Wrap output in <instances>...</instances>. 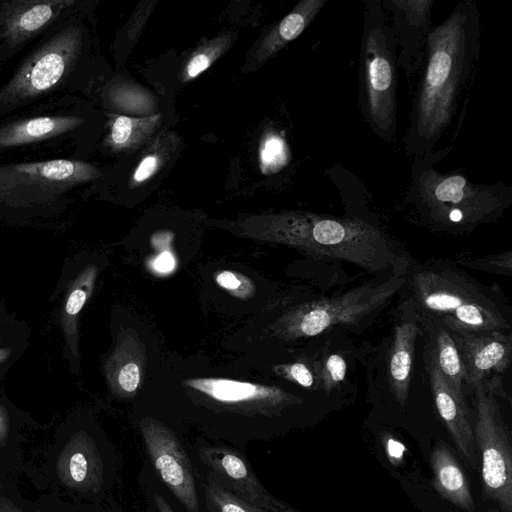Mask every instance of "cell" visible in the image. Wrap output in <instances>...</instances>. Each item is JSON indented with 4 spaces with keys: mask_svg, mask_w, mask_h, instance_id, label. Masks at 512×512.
Returning <instances> with one entry per match:
<instances>
[{
    "mask_svg": "<svg viewBox=\"0 0 512 512\" xmlns=\"http://www.w3.org/2000/svg\"><path fill=\"white\" fill-rule=\"evenodd\" d=\"M480 38V14L473 0L459 2L442 23L430 28L405 135L407 155L432 153L450 125L480 55Z\"/></svg>",
    "mask_w": 512,
    "mask_h": 512,
    "instance_id": "1",
    "label": "cell"
},
{
    "mask_svg": "<svg viewBox=\"0 0 512 512\" xmlns=\"http://www.w3.org/2000/svg\"><path fill=\"white\" fill-rule=\"evenodd\" d=\"M85 13L60 21L22 55L0 85V118L87 89L91 39Z\"/></svg>",
    "mask_w": 512,
    "mask_h": 512,
    "instance_id": "2",
    "label": "cell"
},
{
    "mask_svg": "<svg viewBox=\"0 0 512 512\" xmlns=\"http://www.w3.org/2000/svg\"><path fill=\"white\" fill-rule=\"evenodd\" d=\"M440 152L415 157L407 201L419 220L433 231L461 234L497 221L512 204V188L504 183L470 181L459 171L440 172Z\"/></svg>",
    "mask_w": 512,
    "mask_h": 512,
    "instance_id": "3",
    "label": "cell"
},
{
    "mask_svg": "<svg viewBox=\"0 0 512 512\" xmlns=\"http://www.w3.org/2000/svg\"><path fill=\"white\" fill-rule=\"evenodd\" d=\"M404 287L414 310L483 332L510 331L512 310L497 285L487 286L450 260L417 265Z\"/></svg>",
    "mask_w": 512,
    "mask_h": 512,
    "instance_id": "4",
    "label": "cell"
},
{
    "mask_svg": "<svg viewBox=\"0 0 512 512\" xmlns=\"http://www.w3.org/2000/svg\"><path fill=\"white\" fill-rule=\"evenodd\" d=\"M276 237L324 258L383 272L403 262L394 242L377 226L355 217L287 211L270 217Z\"/></svg>",
    "mask_w": 512,
    "mask_h": 512,
    "instance_id": "5",
    "label": "cell"
},
{
    "mask_svg": "<svg viewBox=\"0 0 512 512\" xmlns=\"http://www.w3.org/2000/svg\"><path fill=\"white\" fill-rule=\"evenodd\" d=\"M93 121L87 104L77 95L46 100L1 117L0 161H86L83 148Z\"/></svg>",
    "mask_w": 512,
    "mask_h": 512,
    "instance_id": "6",
    "label": "cell"
},
{
    "mask_svg": "<svg viewBox=\"0 0 512 512\" xmlns=\"http://www.w3.org/2000/svg\"><path fill=\"white\" fill-rule=\"evenodd\" d=\"M104 176L82 160L0 161V220L27 223L63 215L80 188Z\"/></svg>",
    "mask_w": 512,
    "mask_h": 512,
    "instance_id": "7",
    "label": "cell"
},
{
    "mask_svg": "<svg viewBox=\"0 0 512 512\" xmlns=\"http://www.w3.org/2000/svg\"><path fill=\"white\" fill-rule=\"evenodd\" d=\"M359 105L375 134L395 138L397 45L388 15L379 0L364 2Z\"/></svg>",
    "mask_w": 512,
    "mask_h": 512,
    "instance_id": "8",
    "label": "cell"
},
{
    "mask_svg": "<svg viewBox=\"0 0 512 512\" xmlns=\"http://www.w3.org/2000/svg\"><path fill=\"white\" fill-rule=\"evenodd\" d=\"M405 280L406 275L394 273L340 295L306 303L289 317L288 332L312 337L334 326L358 324L384 308L400 292Z\"/></svg>",
    "mask_w": 512,
    "mask_h": 512,
    "instance_id": "9",
    "label": "cell"
},
{
    "mask_svg": "<svg viewBox=\"0 0 512 512\" xmlns=\"http://www.w3.org/2000/svg\"><path fill=\"white\" fill-rule=\"evenodd\" d=\"M475 392V444L481 455V478L485 496L503 512H512V450L494 392L484 381L472 385Z\"/></svg>",
    "mask_w": 512,
    "mask_h": 512,
    "instance_id": "10",
    "label": "cell"
},
{
    "mask_svg": "<svg viewBox=\"0 0 512 512\" xmlns=\"http://www.w3.org/2000/svg\"><path fill=\"white\" fill-rule=\"evenodd\" d=\"M87 11L82 0H0V63H4L60 21Z\"/></svg>",
    "mask_w": 512,
    "mask_h": 512,
    "instance_id": "11",
    "label": "cell"
},
{
    "mask_svg": "<svg viewBox=\"0 0 512 512\" xmlns=\"http://www.w3.org/2000/svg\"><path fill=\"white\" fill-rule=\"evenodd\" d=\"M140 429L149 458L162 482L187 512H200L192 465L182 444L170 429L152 418L143 419Z\"/></svg>",
    "mask_w": 512,
    "mask_h": 512,
    "instance_id": "12",
    "label": "cell"
},
{
    "mask_svg": "<svg viewBox=\"0 0 512 512\" xmlns=\"http://www.w3.org/2000/svg\"><path fill=\"white\" fill-rule=\"evenodd\" d=\"M199 457L210 469L209 476L218 485L244 501L270 512H297L261 484L250 464L237 451L223 446H209L199 450Z\"/></svg>",
    "mask_w": 512,
    "mask_h": 512,
    "instance_id": "13",
    "label": "cell"
},
{
    "mask_svg": "<svg viewBox=\"0 0 512 512\" xmlns=\"http://www.w3.org/2000/svg\"><path fill=\"white\" fill-rule=\"evenodd\" d=\"M442 321L458 349L466 384L472 386L492 373L505 372L511 361L510 331H476L452 321Z\"/></svg>",
    "mask_w": 512,
    "mask_h": 512,
    "instance_id": "14",
    "label": "cell"
},
{
    "mask_svg": "<svg viewBox=\"0 0 512 512\" xmlns=\"http://www.w3.org/2000/svg\"><path fill=\"white\" fill-rule=\"evenodd\" d=\"M397 50V64L407 75L423 66L432 11V0H383Z\"/></svg>",
    "mask_w": 512,
    "mask_h": 512,
    "instance_id": "15",
    "label": "cell"
},
{
    "mask_svg": "<svg viewBox=\"0 0 512 512\" xmlns=\"http://www.w3.org/2000/svg\"><path fill=\"white\" fill-rule=\"evenodd\" d=\"M424 360L438 414L458 451L468 465L475 467L476 444L466 398L451 389L427 346Z\"/></svg>",
    "mask_w": 512,
    "mask_h": 512,
    "instance_id": "16",
    "label": "cell"
},
{
    "mask_svg": "<svg viewBox=\"0 0 512 512\" xmlns=\"http://www.w3.org/2000/svg\"><path fill=\"white\" fill-rule=\"evenodd\" d=\"M56 474L66 487L86 493L98 492L103 483V461L93 438L80 430L62 448Z\"/></svg>",
    "mask_w": 512,
    "mask_h": 512,
    "instance_id": "17",
    "label": "cell"
},
{
    "mask_svg": "<svg viewBox=\"0 0 512 512\" xmlns=\"http://www.w3.org/2000/svg\"><path fill=\"white\" fill-rule=\"evenodd\" d=\"M398 308L388 350L387 379L394 398L403 405L408 396L415 342L420 329L415 310L407 299Z\"/></svg>",
    "mask_w": 512,
    "mask_h": 512,
    "instance_id": "18",
    "label": "cell"
},
{
    "mask_svg": "<svg viewBox=\"0 0 512 512\" xmlns=\"http://www.w3.org/2000/svg\"><path fill=\"white\" fill-rule=\"evenodd\" d=\"M187 384L218 402L238 406L247 405L260 410L264 409V411L281 408L295 400L277 387L231 379H191Z\"/></svg>",
    "mask_w": 512,
    "mask_h": 512,
    "instance_id": "19",
    "label": "cell"
},
{
    "mask_svg": "<svg viewBox=\"0 0 512 512\" xmlns=\"http://www.w3.org/2000/svg\"><path fill=\"white\" fill-rule=\"evenodd\" d=\"M414 309V308H413ZM420 334L425 346L431 351L436 364L451 387L459 396L465 397V373L456 344L445 323L436 317L415 310Z\"/></svg>",
    "mask_w": 512,
    "mask_h": 512,
    "instance_id": "20",
    "label": "cell"
},
{
    "mask_svg": "<svg viewBox=\"0 0 512 512\" xmlns=\"http://www.w3.org/2000/svg\"><path fill=\"white\" fill-rule=\"evenodd\" d=\"M433 485L439 495L453 505L474 512L475 501L467 478L449 447L438 442L430 455Z\"/></svg>",
    "mask_w": 512,
    "mask_h": 512,
    "instance_id": "21",
    "label": "cell"
},
{
    "mask_svg": "<svg viewBox=\"0 0 512 512\" xmlns=\"http://www.w3.org/2000/svg\"><path fill=\"white\" fill-rule=\"evenodd\" d=\"M327 0H301L260 41L253 54L255 63H262L295 40L314 20Z\"/></svg>",
    "mask_w": 512,
    "mask_h": 512,
    "instance_id": "22",
    "label": "cell"
},
{
    "mask_svg": "<svg viewBox=\"0 0 512 512\" xmlns=\"http://www.w3.org/2000/svg\"><path fill=\"white\" fill-rule=\"evenodd\" d=\"M161 115L134 118L107 113L106 133L102 145L111 152H127L142 145L156 130Z\"/></svg>",
    "mask_w": 512,
    "mask_h": 512,
    "instance_id": "23",
    "label": "cell"
},
{
    "mask_svg": "<svg viewBox=\"0 0 512 512\" xmlns=\"http://www.w3.org/2000/svg\"><path fill=\"white\" fill-rule=\"evenodd\" d=\"M30 331L26 323L0 308V381L25 352Z\"/></svg>",
    "mask_w": 512,
    "mask_h": 512,
    "instance_id": "24",
    "label": "cell"
},
{
    "mask_svg": "<svg viewBox=\"0 0 512 512\" xmlns=\"http://www.w3.org/2000/svg\"><path fill=\"white\" fill-rule=\"evenodd\" d=\"M178 144L174 133H163L155 140L138 163L131 177V187L138 186L153 177L169 160Z\"/></svg>",
    "mask_w": 512,
    "mask_h": 512,
    "instance_id": "25",
    "label": "cell"
},
{
    "mask_svg": "<svg viewBox=\"0 0 512 512\" xmlns=\"http://www.w3.org/2000/svg\"><path fill=\"white\" fill-rule=\"evenodd\" d=\"M234 41V35L225 33L219 35L202 46L198 47L187 60L181 74L183 82L198 77L207 70L222 54H224Z\"/></svg>",
    "mask_w": 512,
    "mask_h": 512,
    "instance_id": "26",
    "label": "cell"
},
{
    "mask_svg": "<svg viewBox=\"0 0 512 512\" xmlns=\"http://www.w3.org/2000/svg\"><path fill=\"white\" fill-rule=\"evenodd\" d=\"M209 512H270L252 505L218 485L210 476L203 486Z\"/></svg>",
    "mask_w": 512,
    "mask_h": 512,
    "instance_id": "27",
    "label": "cell"
},
{
    "mask_svg": "<svg viewBox=\"0 0 512 512\" xmlns=\"http://www.w3.org/2000/svg\"><path fill=\"white\" fill-rule=\"evenodd\" d=\"M260 168L264 174L280 170L287 162L286 146L283 139L274 133L267 134L259 148Z\"/></svg>",
    "mask_w": 512,
    "mask_h": 512,
    "instance_id": "28",
    "label": "cell"
},
{
    "mask_svg": "<svg viewBox=\"0 0 512 512\" xmlns=\"http://www.w3.org/2000/svg\"><path fill=\"white\" fill-rule=\"evenodd\" d=\"M461 266L477 269L485 272L512 274V255L511 252H504L496 255L489 256H472V255H459L456 260Z\"/></svg>",
    "mask_w": 512,
    "mask_h": 512,
    "instance_id": "29",
    "label": "cell"
},
{
    "mask_svg": "<svg viewBox=\"0 0 512 512\" xmlns=\"http://www.w3.org/2000/svg\"><path fill=\"white\" fill-rule=\"evenodd\" d=\"M322 380L324 389L328 392L341 383L346 376V362L339 354L329 355L323 364Z\"/></svg>",
    "mask_w": 512,
    "mask_h": 512,
    "instance_id": "30",
    "label": "cell"
},
{
    "mask_svg": "<svg viewBox=\"0 0 512 512\" xmlns=\"http://www.w3.org/2000/svg\"><path fill=\"white\" fill-rule=\"evenodd\" d=\"M217 283L237 297H247L253 293V283L241 274L222 271L216 276Z\"/></svg>",
    "mask_w": 512,
    "mask_h": 512,
    "instance_id": "31",
    "label": "cell"
},
{
    "mask_svg": "<svg viewBox=\"0 0 512 512\" xmlns=\"http://www.w3.org/2000/svg\"><path fill=\"white\" fill-rule=\"evenodd\" d=\"M86 299L87 290L80 285L75 286L70 293L67 294L63 308L65 325H68V322L79 314L86 302Z\"/></svg>",
    "mask_w": 512,
    "mask_h": 512,
    "instance_id": "32",
    "label": "cell"
},
{
    "mask_svg": "<svg viewBox=\"0 0 512 512\" xmlns=\"http://www.w3.org/2000/svg\"><path fill=\"white\" fill-rule=\"evenodd\" d=\"M119 387L127 392H134L140 383V369L137 364L133 362L126 363L120 369L117 375Z\"/></svg>",
    "mask_w": 512,
    "mask_h": 512,
    "instance_id": "33",
    "label": "cell"
},
{
    "mask_svg": "<svg viewBox=\"0 0 512 512\" xmlns=\"http://www.w3.org/2000/svg\"><path fill=\"white\" fill-rule=\"evenodd\" d=\"M285 372L287 375L303 387H312L314 384V377L310 369L301 362L291 364L286 367Z\"/></svg>",
    "mask_w": 512,
    "mask_h": 512,
    "instance_id": "34",
    "label": "cell"
},
{
    "mask_svg": "<svg viewBox=\"0 0 512 512\" xmlns=\"http://www.w3.org/2000/svg\"><path fill=\"white\" fill-rule=\"evenodd\" d=\"M10 430V415L3 404L0 403V446L6 441Z\"/></svg>",
    "mask_w": 512,
    "mask_h": 512,
    "instance_id": "35",
    "label": "cell"
},
{
    "mask_svg": "<svg viewBox=\"0 0 512 512\" xmlns=\"http://www.w3.org/2000/svg\"><path fill=\"white\" fill-rule=\"evenodd\" d=\"M174 267V258L168 253L164 252L160 254L155 261V268L160 272H168Z\"/></svg>",
    "mask_w": 512,
    "mask_h": 512,
    "instance_id": "36",
    "label": "cell"
},
{
    "mask_svg": "<svg viewBox=\"0 0 512 512\" xmlns=\"http://www.w3.org/2000/svg\"><path fill=\"white\" fill-rule=\"evenodd\" d=\"M153 500L156 512H175L166 499L159 493L154 494Z\"/></svg>",
    "mask_w": 512,
    "mask_h": 512,
    "instance_id": "37",
    "label": "cell"
},
{
    "mask_svg": "<svg viewBox=\"0 0 512 512\" xmlns=\"http://www.w3.org/2000/svg\"><path fill=\"white\" fill-rule=\"evenodd\" d=\"M8 512H25V511H22L18 508H15V507H11L8 505Z\"/></svg>",
    "mask_w": 512,
    "mask_h": 512,
    "instance_id": "38",
    "label": "cell"
},
{
    "mask_svg": "<svg viewBox=\"0 0 512 512\" xmlns=\"http://www.w3.org/2000/svg\"><path fill=\"white\" fill-rule=\"evenodd\" d=\"M0 512H8V505L0 504Z\"/></svg>",
    "mask_w": 512,
    "mask_h": 512,
    "instance_id": "39",
    "label": "cell"
}]
</instances>
